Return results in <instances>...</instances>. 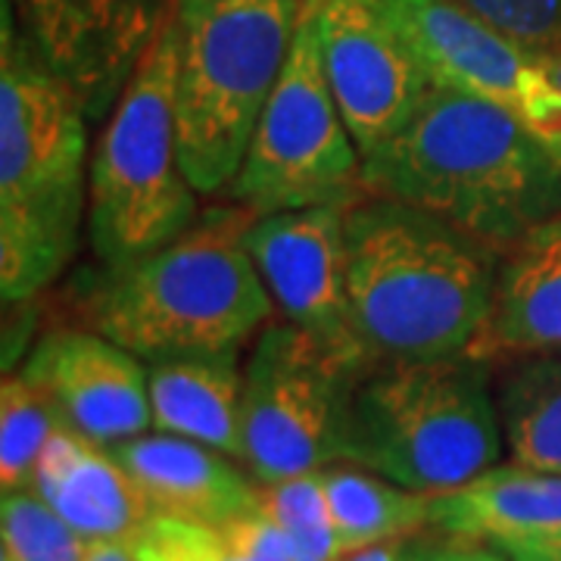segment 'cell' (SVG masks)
Here are the masks:
<instances>
[{"mask_svg":"<svg viewBox=\"0 0 561 561\" xmlns=\"http://www.w3.org/2000/svg\"><path fill=\"white\" fill-rule=\"evenodd\" d=\"M371 365L294 321H268L243 368L241 465L278 483L343 461L350 405Z\"/></svg>","mask_w":561,"mask_h":561,"instance_id":"ba28073f","label":"cell"},{"mask_svg":"<svg viewBox=\"0 0 561 561\" xmlns=\"http://www.w3.org/2000/svg\"><path fill=\"white\" fill-rule=\"evenodd\" d=\"M546 69H549V79H552V84L561 91V47L546 60Z\"/></svg>","mask_w":561,"mask_h":561,"instance_id":"1f68e13d","label":"cell"},{"mask_svg":"<svg viewBox=\"0 0 561 561\" xmlns=\"http://www.w3.org/2000/svg\"><path fill=\"white\" fill-rule=\"evenodd\" d=\"M405 559L409 561H512L508 552L483 540H468V537H446L440 540L412 542L405 540Z\"/></svg>","mask_w":561,"mask_h":561,"instance_id":"83f0119b","label":"cell"},{"mask_svg":"<svg viewBox=\"0 0 561 561\" xmlns=\"http://www.w3.org/2000/svg\"><path fill=\"white\" fill-rule=\"evenodd\" d=\"M440 88L515 113L561 157V91L546 60L500 35L456 0H371Z\"/></svg>","mask_w":561,"mask_h":561,"instance_id":"30bf717a","label":"cell"},{"mask_svg":"<svg viewBox=\"0 0 561 561\" xmlns=\"http://www.w3.org/2000/svg\"><path fill=\"white\" fill-rule=\"evenodd\" d=\"M402 542L405 540L378 542V546H368V549H359V552H350V556L341 561H400Z\"/></svg>","mask_w":561,"mask_h":561,"instance_id":"4dcf8cb0","label":"cell"},{"mask_svg":"<svg viewBox=\"0 0 561 561\" xmlns=\"http://www.w3.org/2000/svg\"><path fill=\"white\" fill-rule=\"evenodd\" d=\"M88 540L41 500L35 490L3 493L0 500V559L81 561Z\"/></svg>","mask_w":561,"mask_h":561,"instance_id":"cb8c5ba5","label":"cell"},{"mask_svg":"<svg viewBox=\"0 0 561 561\" xmlns=\"http://www.w3.org/2000/svg\"><path fill=\"white\" fill-rule=\"evenodd\" d=\"M321 483L346 552L409 540L431 524V493L409 490L359 465H328L321 468Z\"/></svg>","mask_w":561,"mask_h":561,"instance_id":"ffe728a7","label":"cell"},{"mask_svg":"<svg viewBox=\"0 0 561 561\" xmlns=\"http://www.w3.org/2000/svg\"><path fill=\"white\" fill-rule=\"evenodd\" d=\"M502 437L512 461L561 474V359L552 353L522 356L496 390Z\"/></svg>","mask_w":561,"mask_h":561,"instance_id":"44dd1931","label":"cell"},{"mask_svg":"<svg viewBox=\"0 0 561 561\" xmlns=\"http://www.w3.org/2000/svg\"><path fill=\"white\" fill-rule=\"evenodd\" d=\"M76 91L47 66L3 0L0 41V290L35 297L60 278L81 241L91 175Z\"/></svg>","mask_w":561,"mask_h":561,"instance_id":"3957f363","label":"cell"},{"mask_svg":"<svg viewBox=\"0 0 561 561\" xmlns=\"http://www.w3.org/2000/svg\"><path fill=\"white\" fill-rule=\"evenodd\" d=\"M221 527H225V534L238 542L247 556H253V559L297 561L294 540L287 537V530H284L268 512H262V505L260 508H253V512H247V515H241V518H234V522L221 524Z\"/></svg>","mask_w":561,"mask_h":561,"instance_id":"4316f807","label":"cell"},{"mask_svg":"<svg viewBox=\"0 0 561 561\" xmlns=\"http://www.w3.org/2000/svg\"><path fill=\"white\" fill-rule=\"evenodd\" d=\"M319 0H306L290 57L262 106L231 197L256 216L362 201V153L350 135L319 41Z\"/></svg>","mask_w":561,"mask_h":561,"instance_id":"9c48e42d","label":"cell"},{"mask_svg":"<svg viewBox=\"0 0 561 561\" xmlns=\"http://www.w3.org/2000/svg\"><path fill=\"white\" fill-rule=\"evenodd\" d=\"M81 561H135L128 542L119 540H88L84 559Z\"/></svg>","mask_w":561,"mask_h":561,"instance_id":"f1b7e54d","label":"cell"},{"mask_svg":"<svg viewBox=\"0 0 561 561\" xmlns=\"http://www.w3.org/2000/svg\"><path fill=\"white\" fill-rule=\"evenodd\" d=\"M471 353H561V216L505 253L493 312Z\"/></svg>","mask_w":561,"mask_h":561,"instance_id":"ac0fdd59","label":"cell"},{"mask_svg":"<svg viewBox=\"0 0 561 561\" xmlns=\"http://www.w3.org/2000/svg\"><path fill=\"white\" fill-rule=\"evenodd\" d=\"M431 530L500 546L505 552L561 540V474L493 465L474 481L431 496Z\"/></svg>","mask_w":561,"mask_h":561,"instance_id":"e0dca14e","label":"cell"},{"mask_svg":"<svg viewBox=\"0 0 561 561\" xmlns=\"http://www.w3.org/2000/svg\"><path fill=\"white\" fill-rule=\"evenodd\" d=\"M110 449L128 468L153 512L221 527L260 508V483L216 446L157 431Z\"/></svg>","mask_w":561,"mask_h":561,"instance_id":"9a60e30c","label":"cell"},{"mask_svg":"<svg viewBox=\"0 0 561 561\" xmlns=\"http://www.w3.org/2000/svg\"><path fill=\"white\" fill-rule=\"evenodd\" d=\"M502 256L412 203L365 194L346 209V312L368 365L471 353Z\"/></svg>","mask_w":561,"mask_h":561,"instance_id":"7a4b0ae2","label":"cell"},{"mask_svg":"<svg viewBox=\"0 0 561 561\" xmlns=\"http://www.w3.org/2000/svg\"><path fill=\"white\" fill-rule=\"evenodd\" d=\"M500 35L549 60L561 47V0H456Z\"/></svg>","mask_w":561,"mask_h":561,"instance_id":"484cf974","label":"cell"},{"mask_svg":"<svg viewBox=\"0 0 561 561\" xmlns=\"http://www.w3.org/2000/svg\"><path fill=\"white\" fill-rule=\"evenodd\" d=\"M400 561H409V559H405V542H402V556H400Z\"/></svg>","mask_w":561,"mask_h":561,"instance_id":"d6a6232c","label":"cell"},{"mask_svg":"<svg viewBox=\"0 0 561 561\" xmlns=\"http://www.w3.org/2000/svg\"><path fill=\"white\" fill-rule=\"evenodd\" d=\"M302 7L306 0H175L179 162L197 194L231 191Z\"/></svg>","mask_w":561,"mask_h":561,"instance_id":"5b68a950","label":"cell"},{"mask_svg":"<svg viewBox=\"0 0 561 561\" xmlns=\"http://www.w3.org/2000/svg\"><path fill=\"white\" fill-rule=\"evenodd\" d=\"M140 362L101 331H54L20 375L50 400L66 427L116 446L153 427L150 371Z\"/></svg>","mask_w":561,"mask_h":561,"instance_id":"5bb4252c","label":"cell"},{"mask_svg":"<svg viewBox=\"0 0 561 561\" xmlns=\"http://www.w3.org/2000/svg\"><path fill=\"white\" fill-rule=\"evenodd\" d=\"M346 209L302 206L253 216L243 247L284 319L365 359L346 312Z\"/></svg>","mask_w":561,"mask_h":561,"instance_id":"4fadbf2b","label":"cell"},{"mask_svg":"<svg viewBox=\"0 0 561 561\" xmlns=\"http://www.w3.org/2000/svg\"><path fill=\"white\" fill-rule=\"evenodd\" d=\"M316 20L334 101L368 157L415 116L434 81L371 0H319Z\"/></svg>","mask_w":561,"mask_h":561,"instance_id":"8fae6325","label":"cell"},{"mask_svg":"<svg viewBox=\"0 0 561 561\" xmlns=\"http://www.w3.org/2000/svg\"><path fill=\"white\" fill-rule=\"evenodd\" d=\"M368 194L412 203L500 256L561 216V157L515 113L434 84L415 116L362 157Z\"/></svg>","mask_w":561,"mask_h":561,"instance_id":"6da1fadb","label":"cell"},{"mask_svg":"<svg viewBox=\"0 0 561 561\" xmlns=\"http://www.w3.org/2000/svg\"><path fill=\"white\" fill-rule=\"evenodd\" d=\"M260 505L287 530L297 549V561H341L350 556L331 522L321 471L278 483H260Z\"/></svg>","mask_w":561,"mask_h":561,"instance_id":"603a6c76","label":"cell"},{"mask_svg":"<svg viewBox=\"0 0 561 561\" xmlns=\"http://www.w3.org/2000/svg\"><path fill=\"white\" fill-rule=\"evenodd\" d=\"M32 490L84 540L128 542L153 515L116 453L66 424L44 446Z\"/></svg>","mask_w":561,"mask_h":561,"instance_id":"2e32d148","label":"cell"},{"mask_svg":"<svg viewBox=\"0 0 561 561\" xmlns=\"http://www.w3.org/2000/svg\"><path fill=\"white\" fill-rule=\"evenodd\" d=\"M512 561H561V540L534 542V546H522L508 552Z\"/></svg>","mask_w":561,"mask_h":561,"instance_id":"f546056e","label":"cell"},{"mask_svg":"<svg viewBox=\"0 0 561 561\" xmlns=\"http://www.w3.org/2000/svg\"><path fill=\"white\" fill-rule=\"evenodd\" d=\"M490 381V359L474 353L371 365L353 393L343 461L431 496L474 481L505 443Z\"/></svg>","mask_w":561,"mask_h":561,"instance_id":"8992f818","label":"cell"},{"mask_svg":"<svg viewBox=\"0 0 561 561\" xmlns=\"http://www.w3.org/2000/svg\"><path fill=\"white\" fill-rule=\"evenodd\" d=\"M62 421L50 400L22 375L0 383V490L16 493L35 486V471Z\"/></svg>","mask_w":561,"mask_h":561,"instance_id":"7402d4cb","label":"cell"},{"mask_svg":"<svg viewBox=\"0 0 561 561\" xmlns=\"http://www.w3.org/2000/svg\"><path fill=\"white\" fill-rule=\"evenodd\" d=\"M175 13V0H22L25 35L103 119Z\"/></svg>","mask_w":561,"mask_h":561,"instance_id":"7c38bea8","label":"cell"},{"mask_svg":"<svg viewBox=\"0 0 561 561\" xmlns=\"http://www.w3.org/2000/svg\"><path fill=\"white\" fill-rule=\"evenodd\" d=\"M153 427L191 437L241 461L243 371L238 353L150 362Z\"/></svg>","mask_w":561,"mask_h":561,"instance_id":"d6986e66","label":"cell"},{"mask_svg":"<svg viewBox=\"0 0 561 561\" xmlns=\"http://www.w3.org/2000/svg\"><path fill=\"white\" fill-rule=\"evenodd\" d=\"M253 209H216L179 241L106 268L91 321L144 362L241 353L272 321V297L243 247Z\"/></svg>","mask_w":561,"mask_h":561,"instance_id":"277c9868","label":"cell"},{"mask_svg":"<svg viewBox=\"0 0 561 561\" xmlns=\"http://www.w3.org/2000/svg\"><path fill=\"white\" fill-rule=\"evenodd\" d=\"M175 13L125 84L91 160L88 238L106 268L150 256L201 219L175 128Z\"/></svg>","mask_w":561,"mask_h":561,"instance_id":"52a82bcc","label":"cell"},{"mask_svg":"<svg viewBox=\"0 0 561 561\" xmlns=\"http://www.w3.org/2000/svg\"><path fill=\"white\" fill-rule=\"evenodd\" d=\"M135 561H260L216 524L153 512L128 540Z\"/></svg>","mask_w":561,"mask_h":561,"instance_id":"d4e9b609","label":"cell"}]
</instances>
